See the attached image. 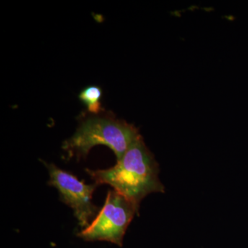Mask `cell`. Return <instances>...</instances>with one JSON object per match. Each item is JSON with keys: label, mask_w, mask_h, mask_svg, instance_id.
Listing matches in <instances>:
<instances>
[{"label": "cell", "mask_w": 248, "mask_h": 248, "mask_svg": "<svg viewBox=\"0 0 248 248\" xmlns=\"http://www.w3.org/2000/svg\"><path fill=\"white\" fill-rule=\"evenodd\" d=\"M97 186L107 184L140 207L141 201L155 192H164L160 182L159 166L142 137L139 138L113 167L86 169Z\"/></svg>", "instance_id": "cell-1"}, {"label": "cell", "mask_w": 248, "mask_h": 248, "mask_svg": "<svg viewBox=\"0 0 248 248\" xmlns=\"http://www.w3.org/2000/svg\"><path fill=\"white\" fill-rule=\"evenodd\" d=\"M141 137L138 129L112 115H92L81 120L76 133L63 142L68 158H86L93 147L104 145L115 153L117 161Z\"/></svg>", "instance_id": "cell-2"}, {"label": "cell", "mask_w": 248, "mask_h": 248, "mask_svg": "<svg viewBox=\"0 0 248 248\" xmlns=\"http://www.w3.org/2000/svg\"><path fill=\"white\" fill-rule=\"evenodd\" d=\"M43 163L48 171V185L58 190L60 200L73 210L80 227L84 229L89 226L99 212L92 201L97 184H86L55 164Z\"/></svg>", "instance_id": "cell-4"}, {"label": "cell", "mask_w": 248, "mask_h": 248, "mask_svg": "<svg viewBox=\"0 0 248 248\" xmlns=\"http://www.w3.org/2000/svg\"><path fill=\"white\" fill-rule=\"evenodd\" d=\"M102 89L95 85H92L81 91L79 94V99L87 108L90 113L97 115L102 111Z\"/></svg>", "instance_id": "cell-5"}, {"label": "cell", "mask_w": 248, "mask_h": 248, "mask_svg": "<svg viewBox=\"0 0 248 248\" xmlns=\"http://www.w3.org/2000/svg\"><path fill=\"white\" fill-rule=\"evenodd\" d=\"M139 210L140 207L123 195L110 190L97 217L78 236L86 241H108L122 247L127 228Z\"/></svg>", "instance_id": "cell-3"}]
</instances>
